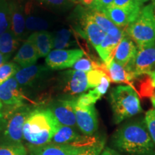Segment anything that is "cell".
<instances>
[{
	"instance_id": "cell-1",
	"label": "cell",
	"mask_w": 155,
	"mask_h": 155,
	"mask_svg": "<svg viewBox=\"0 0 155 155\" xmlns=\"http://www.w3.org/2000/svg\"><path fill=\"white\" fill-rule=\"evenodd\" d=\"M112 144L128 155H155V145L144 120L122 125L114 134Z\"/></svg>"
},
{
	"instance_id": "cell-2",
	"label": "cell",
	"mask_w": 155,
	"mask_h": 155,
	"mask_svg": "<svg viewBox=\"0 0 155 155\" xmlns=\"http://www.w3.org/2000/svg\"><path fill=\"white\" fill-rule=\"evenodd\" d=\"M61 125L49 108L34 110L25 121L23 138L32 146H44L51 142Z\"/></svg>"
},
{
	"instance_id": "cell-3",
	"label": "cell",
	"mask_w": 155,
	"mask_h": 155,
	"mask_svg": "<svg viewBox=\"0 0 155 155\" xmlns=\"http://www.w3.org/2000/svg\"><path fill=\"white\" fill-rule=\"evenodd\" d=\"M109 101L116 124L142 111L139 95L131 86H119L112 88Z\"/></svg>"
},
{
	"instance_id": "cell-4",
	"label": "cell",
	"mask_w": 155,
	"mask_h": 155,
	"mask_svg": "<svg viewBox=\"0 0 155 155\" xmlns=\"http://www.w3.org/2000/svg\"><path fill=\"white\" fill-rule=\"evenodd\" d=\"M126 32L138 49L150 47L155 43V17L152 4L141 7L137 18L127 27Z\"/></svg>"
},
{
	"instance_id": "cell-5",
	"label": "cell",
	"mask_w": 155,
	"mask_h": 155,
	"mask_svg": "<svg viewBox=\"0 0 155 155\" xmlns=\"http://www.w3.org/2000/svg\"><path fill=\"white\" fill-rule=\"evenodd\" d=\"M84 55L81 49L53 50L46 57V64L53 70H63L72 68L78 60Z\"/></svg>"
},
{
	"instance_id": "cell-6",
	"label": "cell",
	"mask_w": 155,
	"mask_h": 155,
	"mask_svg": "<svg viewBox=\"0 0 155 155\" xmlns=\"http://www.w3.org/2000/svg\"><path fill=\"white\" fill-rule=\"evenodd\" d=\"M137 53L138 48L137 45L133 41L132 39L126 33L116 48L113 60L116 63L122 65L128 72L132 74Z\"/></svg>"
},
{
	"instance_id": "cell-7",
	"label": "cell",
	"mask_w": 155,
	"mask_h": 155,
	"mask_svg": "<svg viewBox=\"0 0 155 155\" xmlns=\"http://www.w3.org/2000/svg\"><path fill=\"white\" fill-rule=\"evenodd\" d=\"M75 114L76 125L85 135L91 136L98 129V121L94 105L83 106L75 102Z\"/></svg>"
},
{
	"instance_id": "cell-8",
	"label": "cell",
	"mask_w": 155,
	"mask_h": 155,
	"mask_svg": "<svg viewBox=\"0 0 155 155\" xmlns=\"http://www.w3.org/2000/svg\"><path fill=\"white\" fill-rule=\"evenodd\" d=\"M30 108L22 106L17 108V111L12 115L5 132L6 138L13 144H21L23 138V127L30 113Z\"/></svg>"
},
{
	"instance_id": "cell-9",
	"label": "cell",
	"mask_w": 155,
	"mask_h": 155,
	"mask_svg": "<svg viewBox=\"0 0 155 155\" xmlns=\"http://www.w3.org/2000/svg\"><path fill=\"white\" fill-rule=\"evenodd\" d=\"M155 71V43L150 47L138 49L132 74L134 78L151 75Z\"/></svg>"
},
{
	"instance_id": "cell-10",
	"label": "cell",
	"mask_w": 155,
	"mask_h": 155,
	"mask_svg": "<svg viewBox=\"0 0 155 155\" xmlns=\"http://www.w3.org/2000/svg\"><path fill=\"white\" fill-rule=\"evenodd\" d=\"M75 102V99L58 100L49 109L61 125L74 127L76 125Z\"/></svg>"
},
{
	"instance_id": "cell-11",
	"label": "cell",
	"mask_w": 155,
	"mask_h": 155,
	"mask_svg": "<svg viewBox=\"0 0 155 155\" xmlns=\"http://www.w3.org/2000/svg\"><path fill=\"white\" fill-rule=\"evenodd\" d=\"M25 96L19 88L15 77L11 78L0 86V101L15 107L23 106Z\"/></svg>"
},
{
	"instance_id": "cell-12",
	"label": "cell",
	"mask_w": 155,
	"mask_h": 155,
	"mask_svg": "<svg viewBox=\"0 0 155 155\" xmlns=\"http://www.w3.org/2000/svg\"><path fill=\"white\" fill-rule=\"evenodd\" d=\"M141 11V10H140ZM140 11H130L111 5L103 11L118 28H126L137 18Z\"/></svg>"
},
{
	"instance_id": "cell-13",
	"label": "cell",
	"mask_w": 155,
	"mask_h": 155,
	"mask_svg": "<svg viewBox=\"0 0 155 155\" xmlns=\"http://www.w3.org/2000/svg\"><path fill=\"white\" fill-rule=\"evenodd\" d=\"M66 75L64 92L75 96L82 94L89 89L87 73L73 70L66 72Z\"/></svg>"
},
{
	"instance_id": "cell-14",
	"label": "cell",
	"mask_w": 155,
	"mask_h": 155,
	"mask_svg": "<svg viewBox=\"0 0 155 155\" xmlns=\"http://www.w3.org/2000/svg\"><path fill=\"white\" fill-rule=\"evenodd\" d=\"M9 8L10 29L14 35L20 40L24 36L26 29L24 9L22 6L14 1L9 2Z\"/></svg>"
},
{
	"instance_id": "cell-15",
	"label": "cell",
	"mask_w": 155,
	"mask_h": 155,
	"mask_svg": "<svg viewBox=\"0 0 155 155\" xmlns=\"http://www.w3.org/2000/svg\"><path fill=\"white\" fill-rule=\"evenodd\" d=\"M125 34V30L116 35L106 34L102 43L96 49V51L106 65H108L113 60L116 48Z\"/></svg>"
},
{
	"instance_id": "cell-16",
	"label": "cell",
	"mask_w": 155,
	"mask_h": 155,
	"mask_svg": "<svg viewBox=\"0 0 155 155\" xmlns=\"http://www.w3.org/2000/svg\"><path fill=\"white\" fill-rule=\"evenodd\" d=\"M39 58L37 49L29 39L25 41L18 50L13 61L22 68L35 65Z\"/></svg>"
},
{
	"instance_id": "cell-17",
	"label": "cell",
	"mask_w": 155,
	"mask_h": 155,
	"mask_svg": "<svg viewBox=\"0 0 155 155\" xmlns=\"http://www.w3.org/2000/svg\"><path fill=\"white\" fill-rule=\"evenodd\" d=\"M47 70L42 65H32L19 69L14 77L19 86H30L40 80Z\"/></svg>"
},
{
	"instance_id": "cell-18",
	"label": "cell",
	"mask_w": 155,
	"mask_h": 155,
	"mask_svg": "<svg viewBox=\"0 0 155 155\" xmlns=\"http://www.w3.org/2000/svg\"><path fill=\"white\" fill-rule=\"evenodd\" d=\"M83 30L86 37L90 43L96 50L102 43L106 33L94 22V20L88 16L87 12L83 16Z\"/></svg>"
},
{
	"instance_id": "cell-19",
	"label": "cell",
	"mask_w": 155,
	"mask_h": 155,
	"mask_svg": "<svg viewBox=\"0 0 155 155\" xmlns=\"http://www.w3.org/2000/svg\"><path fill=\"white\" fill-rule=\"evenodd\" d=\"M35 46L39 58L47 57L53 49V37L48 31L34 32L28 38Z\"/></svg>"
},
{
	"instance_id": "cell-20",
	"label": "cell",
	"mask_w": 155,
	"mask_h": 155,
	"mask_svg": "<svg viewBox=\"0 0 155 155\" xmlns=\"http://www.w3.org/2000/svg\"><path fill=\"white\" fill-rule=\"evenodd\" d=\"M81 147L69 144H48L38 147L35 155H75Z\"/></svg>"
},
{
	"instance_id": "cell-21",
	"label": "cell",
	"mask_w": 155,
	"mask_h": 155,
	"mask_svg": "<svg viewBox=\"0 0 155 155\" xmlns=\"http://www.w3.org/2000/svg\"><path fill=\"white\" fill-rule=\"evenodd\" d=\"M87 12V14L91 18L94 22L98 25L106 34L112 35H116L121 33L124 31L123 28H118L113 22L110 20V19L106 16L105 13L103 12L91 9Z\"/></svg>"
},
{
	"instance_id": "cell-22",
	"label": "cell",
	"mask_w": 155,
	"mask_h": 155,
	"mask_svg": "<svg viewBox=\"0 0 155 155\" xmlns=\"http://www.w3.org/2000/svg\"><path fill=\"white\" fill-rule=\"evenodd\" d=\"M106 66L107 75L111 82L116 83H127L134 79V77L131 73L128 72L122 65L116 63L114 60H112L111 63Z\"/></svg>"
},
{
	"instance_id": "cell-23",
	"label": "cell",
	"mask_w": 155,
	"mask_h": 155,
	"mask_svg": "<svg viewBox=\"0 0 155 155\" xmlns=\"http://www.w3.org/2000/svg\"><path fill=\"white\" fill-rule=\"evenodd\" d=\"M81 137L73 127L68 126L61 125L58 131L54 135L50 144H73L78 140Z\"/></svg>"
},
{
	"instance_id": "cell-24",
	"label": "cell",
	"mask_w": 155,
	"mask_h": 155,
	"mask_svg": "<svg viewBox=\"0 0 155 155\" xmlns=\"http://www.w3.org/2000/svg\"><path fill=\"white\" fill-rule=\"evenodd\" d=\"M19 45V40L14 35L11 29L0 35V53L10 58Z\"/></svg>"
},
{
	"instance_id": "cell-25",
	"label": "cell",
	"mask_w": 155,
	"mask_h": 155,
	"mask_svg": "<svg viewBox=\"0 0 155 155\" xmlns=\"http://www.w3.org/2000/svg\"><path fill=\"white\" fill-rule=\"evenodd\" d=\"M25 25L26 28L30 31H45L48 28V23L45 19L36 15H31L25 9Z\"/></svg>"
},
{
	"instance_id": "cell-26",
	"label": "cell",
	"mask_w": 155,
	"mask_h": 155,
	"mask_svg": "<svg viewBox=\"0 0 155 155\" xmlns=\"http://www.w3.org/2000/svg\"><path fill=\"white\" fill-rule=\"evenodd\" d=\"M71 32L66 29L58 31L53 37V48L55 50H64L71 45Z\"/></svg>"
},
{
	"instance_id": "cell-27",
	"label": "cell",
	"mask_w": 155,
	"mask_h": 155,
	"mask_svg": "<svg viewBox=\"0 0 155 155\" xmlns=\"http://www.w3.org/2000/svg\"><path fill=\"white\" fill-rule=\"evenodd\" d=\"M10 29L9 2L7 0H0V35Z\"/></svg>"
},
{
	"instance_id": "cell-28",
	"label": "cell",
	"mask_w": 155,
	"mask_h": 155,
	"mask_svg": "<svg viewBox=\"0 0 155 155\" xmlns=\"http://www.w3.org/2000/svg\"><path fill=\"white\" fill-rule=\"evenodd\" d=\"M19 69L20 68L19 65L14 62H7L1 65L0 66V86L9 78L14 77Z\"/></svg>"
},
{
	"instance_id": "cell-29",
	"label": "cell",
	"mask_w": 155,
	"mask_h": 155,
	"mask_svg": "<svg viewBox=\"0 0 155 155\" xmlns=\"http://www.w3.org/2000/svg\"><path fill=\"white\" fill-rule=\"evenodd\" d=\"M105 146V140H97L88 146L81 147V150L75 155H101Z\"/></svg>"
},
{
	"instance_id": "cell-30",
	"label": "cell",
	"mask_w": 155,
	"mask_h": 155,
	"mask_svg": "<svg viewBox=\"0 0 155 155\" xmlns=\"http://www.w3.org/2000/svg\"><path fill=\"white\" fill-rule=\"evenodd\" d=\"M101 96L96 91L95 89L90 90L86 94H81L78 98L75 99V104L79 106H87L94 105L97 101H98Z\"/></svg>"
},
{
	"instance_id": "cell-31",
	"label": "cell",
	"mask_w": 155,
	"mask_h": 155,
	"mask_svg": "<svg viewBox=\"0 0 155 155\" xmlns=\"http://www.w3.org/2000/svg\"><path fill=\"white\" fill-rule=\"evenodd\" d=\"M26 150L21 144L0 145V155H26Z\"/></svg>"
},
{
	"instance_id": "cell-32",
	"label": "cell",
	"mask_w": 155,
	"mask_h": 155,
	"mask_svg": "<svg viewBox=\"0 0 155 155\" xmlns=\"http://www.w3.org/2000/svg\"><path fill=\"white\" fill-rule=\"evenodd\" d=\"M106 75H108L107 73L102 70H92L87 73L89 89L98 86L103 78L105 77Z\"/></svg>"
},
{
	"instance_id": "cell-33",
	"label": "cell",
	"mask_w": 155,
	"mask_h": 155,
	"mask_svg": "<svg viewBox=\"0 0 155 155\" xmlns=\"http://www.w3.org/2000/svg\"><path fill=\"white\" fill-rule=\"evenodd\" d=\"M111 5L121 7L130 11H140L143 7L142 4L137 0H114Z\"/></svg>"
},
{
	"instance_id": "cell-34",
	"label": "cell",
	"mask_w": 155,
	"mask_h": 155,
	"mask_svg": "<svg viewBox=\"0 0 155 155\" xmlns=\"http://www.w3.org/2000/svg\"><path fill=\"white\" fill-rule=\"evenodd\" d=\"M144 121L146 124L147 129L150 133L151 138L155 145V109L149 110L145 114Z\"/></svg>"
},
{
	"instance_id": "cell-35",
	"label": "cell",
	"mask_w": 155,
	"mask_h": 155,
	"mask_svg": "<svg viewBox=\"0 0 155 155\" xmlns=\"http://www.w3.org/2000/svg\"><path fill=\"white\" fill-rule=\"evenodd\" d=\"M114 0H95L90 9L103 12L113 4Z\"/></svg>"
},
{
	"instance_id": "cell-36",
	"label": "cell",
	"mask_w": 155,
	"mask_h": 155,
	"mask_svg": "<svg viewBox=\"0 0 155 155\" xmlns=\"http://www.w3.org/2000/svg\"><path fill=\"white\" fill-rule=\"evenodd\" d=\"M110 83H111V80H110L109 77H108V75H106L105 77L102 78L100 84L96 88H94V89L101 96H102L107 91L108 87L110 86Z\"/></svg>"
},
{
	"instance_id": "cell-37",
	"label": "cell",
	"mask_w": 155,
	"mask_h": 155,
	"mask_svg": "<svg viewBox=\"0 0 155 155\" xmlns=\"http://www.w3.org/2000/svg\"><path fill=\"white\" fill-rule=\"evenodd\" d=\"M45 5L54 7H63L69 3V0H38Z\"/></svg>"
},
{
	"instance_id": "cell-38",
	"label": "cell",
	"mask_w": 155,
	"mask_h": 155,
	"mask_svg": "<svg viewBox=\"0 0 155 155\" xmlns=\"http://www.w3.org/2000/svg\"><path fill=\"white\" fill-rule=\"evenodd\" d=\"M101 155H121L120 153H119L117 152V151L114 150H112L111 148H107L104 149V150H103V152Z\"/></svg>"
},
{
	"instance_id": "cell-39",
	"label": "cell",
	"mask_w": 155,
	"mask_h": 155,
	"mask_svg": "<svg viewBox=\"0 0 155 155\" xmlns=\"http://www.w3.org/2000/svg\"><path fill=\"white\" fill-rule=\"evenodd\" d=\"M9 59V57L4 55L3 54H2L1 53H0V66H1V65H2L3 64L7 63V61H8Z\"/></svg>"
},
{
	"instance_id": "cell-40",
	"label": "cell",
	"mask_w": 155,
	"mask_h": 155,
	"mask_svg": "<svg viewBox=\"0 0 155 155\" xmlns=\"http://www.w3.org/2000/svg\"><path fill=\"white\" fill-rule=\"evenodd\" d=\"M81 3L83 4L84 5H86V6H88L89 7L91 6L94 2H95V0H81Z\"/></svg>"
},
{
	"instance_id": "cell-41",
	"label": "cell",
	"mask_w": 155,
	"mask_h": 155,
	"mask_svg": "<svg viewBox=\"0 0 155 155\" xmlns=\"http://www.w3.org/2000/svg\"><path fill=\"white\" fill-rule=\"evenodd\" d=\"M151 101H152V104L153 107H154V108L155 109V92H154V94H153V96L151 97Z\"/></svg>"
},
{
	"instance_id": "cell-42",
	"label": "cell",
	"mask_w": 155,
	"mask_h": 155,
	"mask_svg": "<svg viewBox=\"0 0 155 155\" xmlns=\"http://www.w3.org/2000/svg\"><path fill=\"white\" fill-rule=\"evenodd\" d=\"M151 77H152V83H153V86L155 88V73H152V74H151Z\"/></svg>"
},
{
	"instance_id": "cell-43",
	"label": "cell",
	"mask_w": 155,
	"mask_h": 155,
	"mask_svg": "<svg viewBox=\"0 0 155 155\" xmlns=\"http://www.w3.org/2000/svg\"><path fill=\"white\" fill-rule=\"evenodd\" d=\"M152 5L153 7V12H154V15L155 17V0H152Z\"/></svg>"
},
{
	"instance_id": "cell-44",
	"label": "cell",
	"mask_w": 155,
	"mask_h": 155,
	"mask_svg": "<svg viewBox=\"0 0 155 155\" xmlns=\"http://www.w3.org/2000/svg\"><path fill=\"white\" fill-rule=\"evenodd\" d=\"M137 1L139 2H140L141 4H144V3H145V2H148L149 0H137Z\"/></svg>"
},
{
	"instance_id": "cell-45",
	"label": "cell",
	"mask_w": 155,
	"mask_h": 155,
	"mask_svg": "<svg viewBox=\"0 0 155 155\" xmlns=\"http://www.w3.org/2000/svg\"><path fill=\"white\" fill-rule=\"evenodd\" d=\"M2 107V102L0 101V109H1Z\"/></svg>"
},
{
	"instance_id": "cell-46",
	"label": "cell",
	"mask_w": 155,
	"mask_h": 155,
	"mask_svg": "<svg viewBox=\"0 0 155 155\" xmlns=\"http://www.w3.org/2000/svg\"><path fill=\"white\" fill-rule=\"evenodd\" d=\"M2 117V114H1V112H0V118Z\"/></svg>"
},
{
	"instance_id": "cell-47",
	"label": "cell",
	"mask_w": 155,
	"mask_h": 155,
	"mask_svg": "<svg viewBox=\"0 0 155 155\" xmlns=\"http://www.w3.org/2000/svg\"><path fill=\"white\" fill-rule=\"evenodd\" d=\"M73 2H75V1H77V0H72Z\"/></svg>"
},
{
	"instance_id": "cell-48",
	"label": "cell",
	"mask_w": 155,
	"mask_h": 155,
	"mask_svg": "<svg viewBox=\"0 0 155 155\" xmlns=\"http://www.w3.org/2000/svg\"><path fill=\"white\" fill-rule=\"evenodd\" d=\"M153 73H155V71H154V72H153Z\"/></svg>"
}]
</instances>
